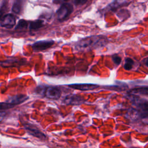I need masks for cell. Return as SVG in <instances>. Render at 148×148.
Returning a JSON list of instances; mask_svg holds the SVG:
<instances>
[{
    "instance_id": "cell-20",
    "label": "cell",
    "mask_w": 148,
    "mask_h": 148,
    "mask_svg": "<svg viewBox=\"0 0 148 148\" xmlns=\"http://www.w3.org/2000/svg\"><path fill=\"white\" fill-rule=\"evenodd\" d=\"M145 65H146L147 66H148V57L145 60Z\"/></svg>"
},
{
    "instance_id": "cell-1",
    "label": "cell",
    "mask_w": 148,
    "mask_h": 148,
    "mask_svg": "<svg viewBox=\"0 0 148 148\" xmlns=\"http://www.w3.org/2000/svg\"><path fill=\"white\" fill-rule=\"evenodd\" d=\"M107 42V38L104 36H93L79 40L76 45V48L77 50H83L102 47Z\"/></svg>"
},
{
    "instance_id": "cell-14",
    "label": "cell",
    "mask_w": 148,
    "mask_h": 148,
    "mask_svg": "<svg viewBox=\"0 0 148 148\" xmlns=\"http://www.w3.org/2000/svg\"><path fill=\"white\" fill-rule=\"evenodd\" d=\"M134 64V60L129 57H127L125 59L124 64V68L125 70H130L133 67V65Z\"/></svg>"
},
{
    "instance_id": "cell-11",
    "label": "cell",
    "mask_w": 148,
    "mask_h": 148,
    "mask_svg": "<svg viewBox=\"0 0 148 148\" xmlns=\"http://www.w3.org/2000/svg\"><path fill=\"white\" fill-rule=\"evenodd\" d=\"M25 0H16L12 8V11L17 14L20 13L23 9Z\"/></svg>"
},
{
    "instance_id": "cell-6",
    "label": "cell",
    "mask_w": 148,
    "mask_h": 148,
    "mask_svg": "<svg viewBox=\"0 0 148 148\" xmlns=\"http://www.w3.org/2000/svg\"><path fill=\"white\" fill-rule=\"evenodd\" d=\"M16 24L14 17L11 14H8L4 16L1 21V25L6 28H12Z\"/></svg>"
},
{
    "instance_id": "cell-17",
    "label": "cell",
    "mask_w": 148,
    "mask_h": 148,
    "mask_svg": "<svg viewBox=\"0 0 148 148\" xmlns=\"http://www.w3.org/2000/svg\"><path fill=\"white\" fill-rule=\"evenodd\" d=\"M112 60L114 62V63L118 65L120 64L121 62V58L120 56H119L117 54H114L112 56Z\"/></svg>"
},
{
    "instance_id": "cell-21",
    "label": "cell",
    "mask_w": 148,
    "mask_h": 148,
    "mask_svg": "<svg viewBox=\"0 0 148 148\" xmlns=\"http://www.w3.org/2000/svg\"><path fill=\"white\" fill-rule=\"evenodd\" d=\"M3 12L2 10H0V20H1V18H2V15H3Z\"/></svg>"
},
{
    "instance_id": "cell-8",
    "label": "cell",
    "mask_w": 148,
    "mask_h": 148,
    "mask_svg": "<svg viewBox=\"0 0 148 148\" xmlns=\"http://www.w3.org/2000/svg\"><path fill=\"white\" fill-rule=\"evenodd\" d=\"M84 99L78 95H70L66 97L64 102L68 105H79L83 102Z\"/></svg>"
},
{
    "instance_id": "cell-15",
    "label": "cell",
    "mask_w": 148,
    "mask_h": 148,
    "mask_svg": "<svg viewBox=\"0 0 148 148\" xmlns=\"http://www.w3.org/2000/svg\"><path fill=\"white\" fill-rule=\"evenodd\" d=\"M28 26V22L24 20H20L15 28L16 30H23L27 28Z\"/></svg>"
},
{
    "instance_id": "cell-12",
    "label": "cell",
    "mask_w": 148,
    "mask_h": 148,
    "mask_svg": "<svg viewBox=\"0 0 148 148\" xmlns=\"http://www.w3.org/2000/svg\"><path fill=\"white\" fill-rule=\"evenodd\" d=\"M131 94H138L148 95V86H139L132 88L130 91Z\"/></svg>"
},
{
    "instance_id": "cell-19",
    "label": "cell",
    "mask_w": 148,
    "mask_h": 148,
    "mask_svg": "<svg viewBox=\"0 0 148 148\" xmlns=\"http://www.w3.org/2000/svg\"><path fill=\"white\" fill-rule=\"evenodd\" d=\"M4 116H5V113L3 112L0 111V122L2 120Z\"/></svg>"
},
{
    "instance_id": "cell-5",
    "label": "cell",
    "mask_w": 148,
    "mask_h": 148,
    "mask_svg": "<svg viewBox=\"0 0 148 148\" xmlns=\"http://www.w3.org/2000/svg\"><path fill=\"white\" fill-rule=\"evenodd\" d=\"M53 44L54 41L52 40H39L33 44L32 48L35 51H42L50 47Z\"/></svg>"
},
{
    "instance_id": "cell-18",
    "label": "cell",
    "mask_w": 148,
    "mask_h": 148,
    "mask_svg": "<svg viewBox=\"0 0 148 148\" xmlns=\"http://www.w3.org/2000/svg\"><path fill=\"white\" fill-rule=\"evenodd\" d=\"M87 1L88 0H73V2L76 5L79 6V5H84L87 2Z\"/></svg>"
},
{
    "instance_id": "cell-10",
    "label": "cell",
    "mask_w": 148,
    "mask_h": 148,
    "mask_svg": "<svg viewBox=\"0 0 148 148\" xmlns=\"http://www.w3.org/2000/svg\"><path fill=\"white\" fill-rule=\"evenodd\" d=\"M25 129L31 135L36 138H40L41 139H45L46 138V136L44 135V134H43L42 132H40V131H39L38 129L35 128H32V127H31L30 126H26Z\"/></svg>"
},
{
    "instance_id": "cell-4",
    "label": "cell",
    "mask_w": 148,
    "mask_h": 148,
    "mask_svg": "<svg viewBox=\"0 0 148 148\" xmlns=\"http://www.w3.org/2000/svg\"><path fill=\"white\" fill-rule=\"evenodd\" d=\"M43 94L47 98L57 99L60 97L61 92V91L57 87H48L45 88Z\"/></svg>"
},
{
    "instance_id": "cell-2",
    "label": "cell",
    "mask_w": 148,
    "mask_h": 148,
    "mask_svg": "<svg viewBox=\"0 0 148 148\" xmlns=\"http://www.w3.org/2000/svg\"><path fill=\"white\" fill-rule=\"evenodd\" d=\"M134 105L135 111L142 119L148 118V101L143 99L136 98L134 101Z\"/></svg>"
},
{
    "instance_id": "cell-16",
    "label": "cell",
    "mask_w": 148,
    "mask_h": 148,
    "mask_svg": "<svg viewBox=\"0 0 148 148\" xmlns=\"http://www.w3.org/2000/svg\"><path fill=\"white\" fill-rule=\"evenodd\" d=\"M13 106H14V105H13L11 103H9L7 102H0V111L3 112L5 110L12 108Z\"/></svg>"
},
{
    "instance_id": "cell-7",
    "label": "cell",
    "mask_w": 148,
    "mask_h": 148,
    "mask_svg": "<svg viewBox=\"0 0 148 148\" xmlns=\"http://www.w3.org/2000/svg\"><path fill=\"white\" fill-rule=\"evenodd\" d=\"M69 87L82 91H87L95 89L99 87L98 85L95 84H90V83H83V84H72L68 85Z\"/></svg>"
},
{
    "instance_id": "cell-13",
    "label": "cell",
    "mask_w": 148,
    "mask_h": 148,
    "mask_svg": "<svg viewBox=\"0 0 148 148\" xmlns=\"http://www.w3.org/2000/svg\"><path fill=\"white\" fill-rule=\"evenodd\" d=\"M43 21L41 20H36L29 23V29L31 30H36L43 26Z\"/></svg>"
},
{
    "instance_id": "cell-9",
    "label": "cell",
    "mask_w": 148,
    "mask_h": 148,
    "mask_svg": "<svg viewBox=\"0 0 148 148\" xmlns=\"http://www.w3.org/2000/svg\"><path fill=\"white\" fill-rule=\"evenodd\" d=\"M28 99V97L25 95H17L10 97L6 102L13 105L23 102Z\"/></svg>"
},
{
    "instance_id": "cell-22",
    "label": "cell",
    "mask_w": 148,
    "mask_h": 148,
    "mask_svg": "<svg viewBox=\"0 0 148 148\" xmlns=\"http://www.w3.org/2000/svg\"><path fill=\"white\" fill-rule=\"evenodd\" d=\"M64 1H65V2H67V1H68L69 0H63Z\"/></svg>"
},
{
    "instance_id": "cell-3",
    "label": "cell",
    "mask_w": 148,
    "mask_h": 148,
    "mask_svg": "<svg viewBox=\"0 0 148 148\" xmlns=\"http://www.w3.org/2000/svg\"><path fill=\"white\" fill-rule=\"evenodd\" d=\"M73 11V7L69 3L62 4L57 11V18L60 20H62L68 17Z\"/></svg>"
}]
</instances>
